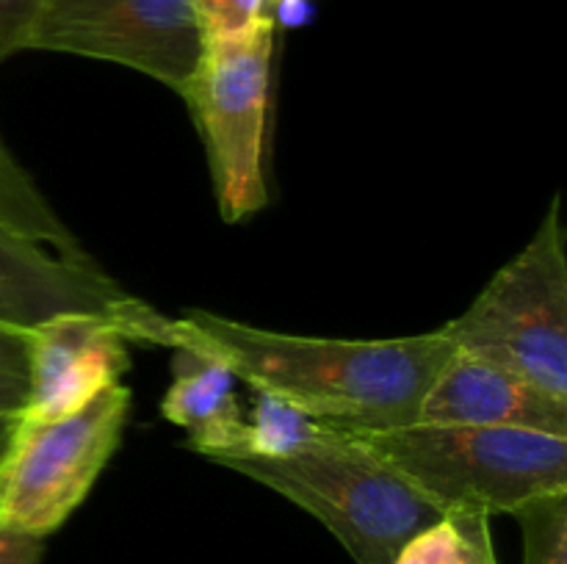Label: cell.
I'll list each match as a JSON object with an SVG mask.
<instances>
[{"label":"cell","instance_id":"obj_1","mask_svg":"<svg viewBox=\"0 0 567 564\" xmlns=\"http://www.w3.org/2000/svg\"><path fill=\"white\" fill-rule=\"evenodd\" d=\"M175 337L219 357L252 390L271 393L352 435L415 424L426 387L454 352L441 330L385 341H341L260 330L208 310H186L172 318V343Z\"/></svg>","mask_w":567,"mask_h":564},{"label":"cell","instance_id":"obj_2","mask_svg":"<svg viewBox=\"0 0 567 564\" xmlns=\"http://www.w3.org/2000/svg\"><path fill=\"white\" fill-rule=\"evenodd\" d=\"M205 459L313 514L354 564H393L419 531L446 514L374 448L332 426L286 457L227 451Z\"/></svg>","mask_w":567,"mask_h":564},{"label":"cell","instance_id":"obj_3","mask_svg":"<svg viewBox=\"0 0 567 564\" xmlns=\"http://www.w3.org/2000/svg\"><path fill=\"white\" fill-rule=\"evenodd\" d=\"M354 437L402 470L443 512L515 514L532 501L567 492L563 435L415 420Z\"/></svg>","mask_w":567,"mask_h":564},{"label":"cell","instance_id":"obj_4","mask_svg":"<svg viewBox=\"0 0 567 564\" xmlns=\"http://www.w3.org/2000/svg\"><path fill=\"white\" fill-rule=\"evenodd\" d=\"M441 332L457 352L513 370L567 401V252L559 197L532 241Z\"/></svg>","mask_w":567,"mask_h":564},{"label":"cell","instance_id":"obj_5","mask_svg":"<svg viewBox=\"0 0 567 564\" xmlns=\"http://www.w3.org/2000/svg\"><path fill=\"white\" fill-rule=\"evenodd\" d=\"M277 20L264 17L247 33L208 39L181 97L208 149L210 180L225 221H244L266 208V127Z\"/></svg>","mask_w":567,"mask_h":564},{"label":"cell","instance_id":"obj_6","mask_svg":"<svg viewBox=\"0 0 567 564\" xmlns=\"http://www.w3.org/2000/svg\"><path fill=\"white\" fill-rule=\"evenodd\" d=\"M127 415L125 385L61 418L22 412L0 453V529L37 540L59 531L120 448Z\"/></svg>","mask_w":567,"mask_h":564},{"label":"cell","instance_id":"obj_7","mask_svg":"<svg viewBox=\"0 0 567 564\" xmlns=\"http://www.w3.org/2000/svg\"><path fill=\"white\" fill-rule=\"evenodd\" d=\"M205 42L192 0H42L25 50L111 61L183 94Z\"/></svg>","mask_w":567,"mask_h":564},{"label":"cell","instance_id":"obj_8","mask_svg":"<svg viewBox=\"0 0 567 564\" xmlns=\"http://www.w3.org/2000/svg\"><path fill=\"white\" fill-rule=\"evenodd\" d=\"M64 313L111 315L125 321L131 343L169 348L172 318L131 296L97 260L61 258L0 221V321L33 330Z\"/></svg>","mask_w":567,"mask_h":564},{"label":"cell","instance_id":"obj_9","mask_svg":"<svg viewBox=\"0 0 567 564\" xmlns=\"http://www.w3.org/2000/svg\"><path fill=\"white\" fill-rule=\"evenodd\" d=\"M125 321L64 313L31 330V404L39 418H61L122 385L131 354Z\"/></svg>","mask_w":567,"mask_h":564},{"label":"cell","instance_id":"obj_10","mask_svg":"<svg viewBox=\"0 0 567 564\" xmlns=\"http://www.w3.org/2000/svg\"><path fill=\"white\" fill-rule=\"evenodd\" d=\"M421 424L498 426L567 437V401L487 359L454 348L419 409Z\"/></svg>","mask_w":567,"mask_h":564},{"label":"cell","instance_id":"obj_11","mask_svg":"<svg viewBox=\"0 0 567 564\" xmlns=\"http://www.w3.org/2000/svg\"><path fill=\"white\" fill-rule=\"evenodd\" d=\"M161 415L181 426L199 457L241 451L247 442V412L236 396L233 370L186 337L172 343V385Z\"/></svg>","mask_w":567,"mask_h":564},{"label":"cell","instance_id":"obj_12","mask_svg":"<svg viewBox=\"0 0 567 564\" xmlns=\"http://www.w3.org/2000/svg\"><path fill=\"white\" fill-rule=\"evenodd\" d=\"M0 221L14 227L22 236L44 243L61 258L94 263L92 254L83 249L81 238H75V232L64 224V219L39 191L31 175L17 164L3 138H0Z\"/></svg>","mask_w":567,"mask_h":564},{"label":"cell","instance_id":"obj_13","mask_svg":"<svg viewBox=\"0 0 567 564\" xmlns=\"http://www.w3.org/2000/svg\"><path fill=\"white\" fill-rule=\"evenodd\" d=\"M393 564H498L491 518L482 512H446L419 531Z\"/></svg>","mask_w":567,"mask_h":564},{"label":"cell","instance_id":"obj_14","mask_svg":"<svg viewBox=\"0 0 567 564\" xmlns=\"http://www.w3.org/2000/svg\"><path fill=\"white\" fill-rule=\"evenodd\" d=\"M324 429L327 424L310 418L293 404L271 393L252 390V409L247 412V442L241 451L258 453V457H286L308 446Z\"/></svg>","mask_w":567,"mask_h":564},{"label":"cell","instance_id":"obj_15","mask_svg":"<svg viewBox=\"0 0 567 564\" xmlns=\"http://www.w3.org/2000/svg\"><path fill=\"white\" fill-rule=\"evenodd\" d=\"M513 518L524 536V564H567V492L532 501Z\"/></svg>","mask_w":567,"mask_h":564},{"label":"cell","instance_id":"obj_16","mask_svg":"<svg viewBox=\"0 0 567 564\" xmlns=\"http://www.w3.org/2000/svg\"><path fill=\"white\" fill-rule=\"evenodd\" d=\"M31 404V330L0 321V418H20Z\"/></svg>","mask_w":567,"mask_h":564},{"label":"cell","instance_id":"obj_17","mask_svg":"<svg viewBox=\"0 0 567 564\" xmlns=\"http://www.w3.org/2000/svg\"><path fill=\"white\" fill-rule=\"evenodd\" d=\"M205 39H225L247 33L269 14V0H192Z\"/></svg>","mask_w":567,"mask_h":564},{"label":"cell","instance_id":"obj_18","mask_svg":"<svg viewBox=\"0 0 567 564\" xmlns=\"http://www.w3.org/2000/svg\"><path fill=\"white\" fill-rule=\"evenodd\" d=\"M42 0H0V61L25 50L28 31Z\"/></svg>","mask_w":567,"mask_h":564},{"label":"cell","instance_id":"obj_19","mask_svg":"<svg viewBox=\"0 0 567 564\" xmlns=\"http://www.w3.org/2000/svg\"><path fill=\"white\" fill-rule=\"evenodd\" d=\"M44 540L0 529V564H42Z\"/></svg>","mask_w":567,"mask_h":564},{"label":"cell","instance_id":"obj_20","mask_svg":"<svg viewBox=\"0 0 567 564\" xmlns=\"http://www.w3.org/2000/svg\"><path fill=\"white\" fill-rule=\"evenodd\" d=\"M14 420L17 418H0V453H3L6 442H9L11 429H14Z\"/></svg>","mask_w":567,"mask_h":564}]
</instances>
